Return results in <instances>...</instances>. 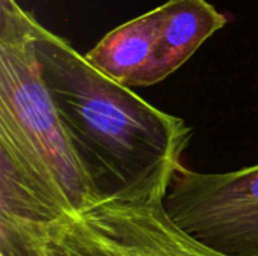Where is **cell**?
I'll return each mask as SVG.
<instances>
[{"instance_id": "7a4b0ae2", "label": "cell", "mask_w": 258, "mask_h": 256, "mask_svg": "<svg viewBox=\"0 0 258 256\" xmlns=\"http://www.w3.org/2000/svg\"><path fill=\"white\" fill-rule=\"evenodd\" d=\"M35 23L15 0H0V139L47 177L82 216L100 202L44 80Z\"/></svg>"}, {"instance_id": "52a82bcc", "label": "cell", "mask_w": 258, "mask_h": 256, "mask_svg": "<svg viewBox=\"0 0 258 256\" xmlns=\"http://www.w3.org/2000/svg\"><path fill=\"white\" fill-rule=\"evenodd\" d=\"M160 11V36L151 86L183 66L228 18L206 0H168Z\"/></svg>"}, {"instance_id": "8992f818", "label": "cell", "mask_w": 258, "mask_h": 256, "mask_svg": "<svg viewBox=\"0 0 258 256\" xmlns=\"http://www.w3.org/2000/svg\"><path fill=\"white\" fill-rule=\"evenodd\" d=\"M160 36V11H148L106 33L85 56L112 80L135 89L151 86Z\"/></svg>"}, {"instance_id": "5b68a950", "label": "cell", "mask_w": 258, "mask_h": 256, "mask_svg": "<svg viewBox=\"0 0 258 256\" xmlns=\"http://www.w3.org/2000/svg\"><path fill=\"white\" fill-rule=\"evenodd\" d=\"M112 256H233L180 228L163 199L106 201L82 214Z\"/></svg>"}, {"instance_id": "3957f363", "label": "cell", "mask_w": 258, "mask_h": 256, "mask_svg": "<svg viewBox=\"0 0 258 256\" xmlns=\"http://www.w3.org/2000/svg\"><path fill=\"white\" fill-rule=\"evenodd\" d=\"M163 205L184 231L233 256H258V164L224 174L181 166Z\"/></svg>"}, {"instance_id": "277c9868", "label": "cell", "mask_w": 258, "mask_h": 256, "mask_svg": "<svg viewBox=\"0 0 258 256\" xmlns=\"http://www.w3.org/2000/svg\"><path fill=\"white\" fill-rule=\"evenodd\" d=\"M77 216L59 189L0 139V256H36L57 222Z\"/></svg>"}, {"instance_id": "6da1fadb", "label": "cell", "mask_w": 258, "mask_h": 256, "mask_svg": "<svg viewBox=\"0 0 258 256\" xmlns=\"http://www.w3.org/2000/svg\"><path fill=\"white\" fill-rule=\"evenodd\" d=\"M33 32L44 80L98 202L165 199L192 128L103 74L38 21Z\"/></svg>"}, {"instance_id": "ba28073f", "label": "cell", "mask_w": 258, "mask_h": 256, "mask_svg": "<svg viewBox=\"0 0 258 256\" xmlns=\"http://www.w3.org/2000/svg\"><path fill=\"white\" fill-rule=\"evenodd\" d=\"M36 256H112L82 216H70L50 228Z\"/></svg>"}]
</instances>
